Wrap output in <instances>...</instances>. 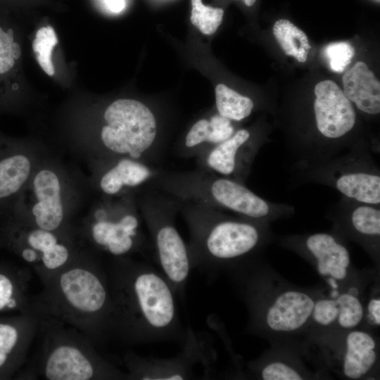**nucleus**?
Returning a JSON list of instances; mask_svg holds the SVG:
<instances>
[{
	"label": "nucleus",
	"mask_w": 380,
	"mask_h": 380,
	"mask_svg": "<svg viewBox=\"0 0 380 380\" xmlns=\"http://www.w3.org/2000/svg\"><path fill=\"white\" fill-rule=\"evenodd\" d=\"M111 327L133 343L181 338L184 334L176 293L164 274L153 266L118 258L108 280Z\"/></svg>",
	"instance_id": "nucleus-1"
},
{
	"label": "nucleus",
	"mask_w": 380,
	"mask_h": 380,
	"mask_svg": "<svg viewBox=\"0 0 380 380\" xmlns=\"http://www.w3.org/2000/svg\"><path fill=\"white\" fill-rule=\"evenodd\" d=\"M245 303L248 331L301 350L310 329L315 303L324 289L294 286L258 258L229 272Z\"/></svg>",
	"instance_id": "nucleus-2"
},
{
	"label": "nucleus",
	"mask_w": 380,
	"mask_h": 380,
	"mask_svg": "<svg viewBox=\"0 0 380 380\" xmlns=\"http://www.w3.org/2000/svg\"><path fill=\"white\" fill-rule=\"evenodd\" d=\"M177 201L189 230L187 247L192 268L211 274L229 272L258 258L272 240L269 223L201 203Z\"/></svg>",
	"instance_id": "nucleus-3"
},
{
	"label": "nucleus",
	"mask_w": 380,
	"mask_h": 380,
	"mask_svg": "<svg viewBox=\"0 0 380 380\" xmlns=\"http://www.w3.org/2000/svg\"><path fill=\"white\" fill-rule=\"evenodd\" d=\"M148 188L179 201L204 204L255 221L272 222L281 210L279 203L262 198L245 184L198 168L185 172L159 169Z\"/></svg>",
	"instance_id": "nucleus-4"
},
{
	"label": "nucleus",
	"mask_w": 380,
	"mask_h": 380,
	"mask_svg": "<svg viewBox=\"0 0 380 380\" xmlns=\"http://www.w3.org/2000/svg\"><path fill=\"white\" fill-rule=\"evenodd\" d=\"M98 141L89 151L96 170L127 158L151 165L163 156L158 121L152 110L132 99H119L103 114Z\"/></svg>",
	"instance_id": "nucleus-5"
},
{
	"label": "nucleus",
	"mask_w": 380,
	"mask_h": 380,
	"mask_svg": "<svg viewBox=\"0 0 380 380\" xmlns=\"http://www.w3.org/2000/svg\"><path fill=\"white\" fill-rule=\"evenodd\" d=\"M379 341L361 329L332 330L309 336L301 354L325 377L333 374L348 380L376 379L379 374Z\"/></svg>",
	"instance_id": "nucleus-6"
},
{
	"label": "nucleus",
	"mask_w": 380,
	"mask_h": 380,
	"mask_svg": "<svg viewBox=\"0 0 380 380\" xmlns=\"http://www.w3.org/2000/svg\"><path fill=\"white\" fill-rule=\"evenodd\" d=\"M137 202L150 234L155 259L161 272L176 294L183 296L193 268L187 244L175 224L178 201L158 190L148 188L137 197Z\"/></svg>",
	"instance_id": "nucleus-7"
},
{
	"label": "nucleus",
	"mask_w": 380,
	"mask_h": 380,
	"mask_svg": "<svg viewBox=\"0 0 380 380\" xmlns=\"http://www.w3.org/2000/svg\"><path fill=\"white\" fill-rule=\"evenodd\" d=\"M294 169L303 182L325 185L347 198L380 205L379 168L363 143L320 162L296 163Z\"/></svg>",
	"instance_id": "nucleus-8"
},
{
	"label": "nucleus",
	"mask_w": 380,
	"mask_h": 380,
	"mask_svg": "<svg viewBox=\"0 0 380 380\" xmlns=\"http://www.w3.org/2000/svg\"><path fill=\"white\" fill-rule=\"evenodd\" d=\"M279 242L314 267L331 289L329 296L331 297L342 291L362 296L369 283L377 279L372 278L374 274L355 269L346 240L333 231L288 235Z\"/></svg>",
	"instance_id": "nucleus-9"
},
{
	"label": "nucleus",
	"mask_w": 380,
	"mask_h": 380,
	"mask_svg": "<svg viewBox=\"0 0 380 380\" xmlns=\"http://www.w3.org/2000/svg\"><path fill=\"white\" fill-rule=\"evenodd\" d=\"M63 171L40 162L18 198L0 212L21 220L31 218L33 226L56 232L64 224L70 208V189Z\"/></svg>",
	"instance_id": "nucleus-10"
},
{
	"label": "nucleus",
	"mask_w": 380,
	"mask_h": 380,
	"mask_svg": "<svg viewBox=\"0 0 380 380\" xmlns=\"http://www.w3.org/2000/svg\"><path fill=\"white\" fill-rule=\"evenodd\" d=\"M134 194L103 196L91 215L89 234L101 250L115 258L143 251L147 246Z\"/></svg>",
	"instance_id": "nucleus-11"
},
{
	"label": "nucleus",
	"mask_w": 380,
	"mask_h": 380,
	"mask_svg": "<svg viewBox=\"0 0 380 380\" xmlns=\"http://www.w3.org/2000/svg\"><path fill=\"white\" fill-rule=\"evenodd\" d=\"M182 350L167 358L129 354L126 365L132 379L187 380L212 379L215 372L216 353L210 337L187 328Z\"/></svg>",
	"instance_id": "nucleus-12"
},
{
	"label": "nucleus",
	"mask_w": 380,
	"mask_h": 380,
	"mask_svg": "<svg viewBox=\"0 0 380 380\" xmlns=\"http://www.w3.org/2000/svg\"><path fill=\"white\" fill-rule=\"evenodd\" d=\"M315 95L313 115L322 161L353 146L346 139L355 128L357 117L353 103L334 81L317 83Z\"/></svg>",
	"instance_id": "nucleus-13"
},
{
	"label": "nucleus",
	"mask_w": 380,
	"mask_h": 380,
	"mask_svg": "<svg viewBox=\"0 0 380 380\" xmlns=\"http://www.w3.org/2000/svg\"><path fill=\"white\" fill-rule=\"evenodd\" d=\"M60 292L75 311L95 318L103 327H111L112 302L108 280L98 272L72 267L61 273Z\"/></svg>",
	"instance_id": "nucleus-14"
},
{
	"label": "nucleus",
	"mask_w": 380,
	"mask_h": 380,
	"mask_svg": "<svg viewBox=\"0 0 380 380\" xmlns=\"http://www.w3.org/2000/svg\"><path fill=\"white\" fill-rule=\"evenodd\" d=\"M328 217L333 222L334 232L346 241L358 243L379 267L380 205L341 196Z\"/></svg>",
	"instance_id": "nucleus-15"
},
{
	"label": "nucleus",
	"mask_w": 380,
	"mask_h": 380,
	"mask_svg": "<svg viewBox=\"0 0 380 380\" xmlns=\"http://www.w3.org/2000/svg\"><path fill=\"white\" fill-rule=\"evenodd\" d=\"M262 142L241 129L196 158L197 168L245 184Z\"/></svg>",
	"instance_id": "nucleus-16"
},
{
	"label": "nucleus",
	"mask_w": 380,
	"mask_h": 380,
	"mask_svg": "<svg viewBox=\"0 0 380 380\" xmlns=\"http://www.w3.org/2000/svg\"><path fill=\"white\" fill-rule=\"evenodd\" d=\"M44 376L49 380H89L94 377L118 378L123 375L103 360H96L72 343L53 348L44 365Z\"/></svg>",
	"instance_id": "nucleus-17"
},
{
	"label": "nucleus",
	"mask_w": 380,
	"mask_h": 380,
	"mask_svg": "<svg viewBox=\"0 0 380 380\" xmlns=\"http://www.w3.org/2000/svg\"><path fill=\"white\" fill-rule=\"evenodd\" d=\"M39 163L34 151L0 137V209L18 198Z\"/></svg>",
	"instance_id": "nucleus-18"
},
{
	"label": "nucleus",
	"mask_w": 380,
	"mask_h": 380,
	"mask_svg": "<svg viewBox=\"0 0 380 380\" xmlns=\"http://www.w3.org/2000/svg\"><path fill=\"white\" fill-rule=\"evenodd\" d=\"M158 170L154 165L123 158L96 170V184L103 196L134 194L139 187L148 186Z\"/></svg>",
	"instance_id": "nucleus-19"
},
{
	"label": "nucleus",
	"mask_w": 380,
	"mask_h": 380,
	"mask_svg": "<svg viewBox=\"0 0 380 380\" xmlns=\"http://www.w3.org/2000/svg\"><path fill=\"white\" fill-rule=\"evenodd\" d=\"M272 346L270 350L247 364L244 376L262 380H303L322 377L308 369L300 359L302 354L297 348Z\"/></svg>",
	"instance_id": "nucleus-20"
},
{
	"label": "nucleus",
	"mask_w": 380,
	"mask_h": 380,
	"mask_svg": "<svg viewBox=\"0 0 380 380\" xmlns=\"http://www.w3.org/2000/svg\"><path fill=\"white\" fill-rule=\"evenodd\" d=\"M232 121L219 113L197 120L175 149L177 154L183 158L201 156L234 134L235 129Z\"/></svg>",
	"instance_id": "nucleus-21"
},
{
	"label": "nucleus",
	"mask_w": 380,
	"mask_h": 380,
	"mask_svg": "<svg viewBox=\"0 0 380 380\" xmlns=\"http://www.w3.org/2000/svg\"><path fill=\"white\" fill-rule=\"evenodd\" d=\"M342 81L344 94L358 110L372 115L380 113V83L366 63L357 62Z\"/></svg>",
	"instance_id": "nucleus-22"
},
{
	"label": "nucleus",
	"mask_w": 380,
	"mask_h": 380,
	"mask_svg": "<svg viewBox=\"0 0 380 380\" xmlns=\"http://www.w3.org/2000/svg\"><path fill=\"white\" fill-rule=\"evenodd\" d=\"M25 341L19 320L0 319V376L13 368Z\"/></svg>",
	"instance_id": "nucleus-23"
},
{
	"label": "nucleus",
	"mask_w": 380,
	"mask_h": 380,
	"mask_svg": "<svg viewBox=\"0 0 380 380\" xmlns=\"http://www.w3.org/2000/svg\"><path fill=\"white\" fill-rule=\"evenodd\" d=\"M273 34L286 55L306 61L311 46L304 32L289 20L279 19L274 24Z\"/></svg>",
	"instance_id": "nucleus-24"
},
{
	"label": "nucleus",
	"mask_w": 380,
	"mask_h": 380,
	"mask_svg": "<svg viewBox=\"0 0 380 380\" xmlns=\"http://www.w3.org/2000/svg\"><path fill=\"white\" fill-rule=\"evenodd\" d=\"M215 100L218 113L234 121L248 118L254 108L251 99L239 94L223 84L215 87Z\"/></svg>",
	"instance_id": "nucleus-25"
},
{
	"label": "nucleus",
	"mask_w": 380,
	"mask_h": 380,
	"mask_svg": "<svg viewBox=\"0 0 380 380\" xmlns=\"http://www.w3.org/2000/svg\"><path fill=\"white\" fill-rule=\"evenodd\" d=\"M335 298L338 307L335 330L361 328L364 316L363 298L350 291H342Z\"/></svg>",
	"instance_id": "nucleus-26"
},
{
	"label": "nucleus",
	"mask_w": 380,
	"mask_h": 380,
	"mask_svg": "<svg viewBox=\"0 0 380 380\" xmlns=\"http://www.w3.org/2000/svg\"><path fill=\"white\" fill-rule=\"evenodd\" d=\"M190 20L203 34H212L220 25L224 15L223 9L205 6L202 0H191Z\"/></svg>",
	"instance_id": "nucleus-27"
},
{
	"label": "nucleus",
	"mask_w": 380,
	"mask_h": 380,
	"mask_svg": "<svg viewBox=\"0 0 380 380\" xmlns=\"http://www.w3.org/2000/svg\"><path fill=\"white\" fill-rule=\"evenodd\" d=\"M19 281L11 270L0 267V312L20 308L21 291Z\"/></svg>",
	"instance_id": "nucleus-28"
},
{
	"label": "nucleus",
	"mask_w": 380,
	"mask_h": 380,
	"mask_svg": "<svg viewBox=\"0 0 380 380\" xmlns=\"http://www.w3.org/2000/svg\"><path fill=\"white\" fill-rule=\"evenodd\" d=\"M48 36L45 38H35L32 42V49L36 53L37 60L40 67L49 76L55 74V68L51 61L53 47L58 43L54 30L51 26H46Z\"/></svg>",
	"instance_id": "nucleus-29"
},
{
	"label": "nucleus",
	"mask_w": 380,
	"mask_h": 380,
	"mask_svg": "<svg viewBox=\"0 0 380 380\" xmlns=\"http://www.w3.org/2000/svg\"><path fill=\"white\" fill-rule=\"evenodd\" d=\"M324 53L331 69L336 72H342L350 63L355 55V49L348 42H340L327 46Z\"/></svg>",
	"instance_id": "nucleus-30"
},
{
	"label": "nucleus",
	"mask_w": 380,
	"mask_h": 380,
	"mask_svg": "<svg viewBox=\"0 0 380 380\" xmlns=\"http://www.w3.org/2000/svg\"><path fill=\"white\" fill-rule=\"evenodd\" d=\"M374 288L370 289L366 300L363 298L364 316L361 329L367 330L373 334L380 327V296L379 286L377 282Z\"/></svg>",
	"instance_id": "nucleus-31"
},
{
	"label": "nucleus",
	"mask_w": 380,
	"mask_h": 380,
	"mask_svg": "<svg viewBox=\"0 0 380 380\" xmlns=\"http://www.w3.org/2000/svg\"><path fill=\"white\" fill-rule=\"evenodd\" d=\"M2 25H0V78L4 79L13 70L17 60L12 51L13 44L16 42L14 30L11 27L4 29Z\"/></svg>",
	"instance_id": "nucleus-32"
},
{
	"label": "nucleus",
	"mask_w": 380,
	"mask_h": 380,
	"mask_svg": "<svg viewBox=\"0 0 380 380\" xmlns=\"http://www.w3.org/2000/svg\"><path fill=\"white\" fill-rule=\"evenodd\" d=\"M108 8L115 13L120 12L125 8L124 0H104Z\"/></svg>",
	"instance_id": "nucleus-33"
},
{
	"label": "nucleus",
	"mask_w": 380,
	"mask_h": 380,
	"mask_svg": "<svg viewBox=\"0 0 380 380\" xmlns=\"http://www.w3.org/2000/svg\"><path fill=\"white\" fill-rule=\"evenodd\" d=\"M245 5L247 6H252L256 1V0H242Z\"/></svg>",
	"instance_id": "nucleus-34"
}]
</instances>
